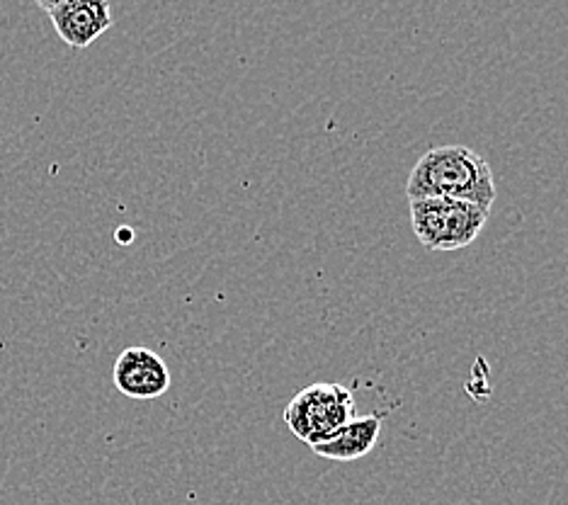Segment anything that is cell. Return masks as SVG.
Listing matches in <instances>:
<instances>
[{
  "instance_id": "1",
  "label": "cell",
  "mask_w": 568,
  "mask_h": 505,
  "mask_svg": "<svg viewBox=\"0 0 568 505\" xmlns=\"http://www.w3.org/2000/svg\"><path fill=\"white\" fill-rule=\"evenodd\" d=\"M408 200L449 198L490 210L496 180L490 165L469 147H437L425 151L406 183Z\"/></svg>"
},
{
  "instance_id": "2",
  "label": "cell",
  "mask_w": 568,
  "mask_h": 505,
  "mask_svg": "<svg viewBox=\"0 0 568 505\" xmlns=\"http://www.w3.org/2000/svg\"><path fill=\"white\" fill-rule=\"evenodd\" d=\"M410 226L418 243L433 253H455L479 239L490 210L449 198L408 200Z\"/></svg>"
},
{
  "instance_id": "3",
  "label": "cell",
  "mask_w": 568,
  "mask_h": 505,
  "mask_svg": "<svg viewBox=\"0 0 568 505\" xmlns=\"http://www.w3.org/2000/svg\"><path fill=\"white\" fill-rule=\"evenodd\" d=\"M355 418V398L343 384H312L284 408V423L308 447L326 443Z\"/></svg>"
},
{
  "instance_id": "4",
  "label": "cell",
  "mask_w": 568,
  "mask_h": 505,
  "mask_svg": "<svg viewBox=\"0 0 568 505\" xmlns=\"http://www.w3.org/2000/svg\"><path fill=\"white\" fill-rule=\"evenodd\" d=\"M114 388L126 398L151 401L171 388V370L165 360L149 347L132 345L122 350L112 370Z\"/></svg>"
},
{
  "instance_id": "5",
  "label": "cell",
  "mask_w": 568,
  "mask_h": 505,
  "mask_svg": "<svg viewBox=\"0 0 568 505\" xmlns=\"http://www.w3.org/2000/svg\"><path fill=\"white\" fill-rule=\"evenodd\" d=\"M49 20L63 44L88 49L112 28V6L110 0H63L49 12Z\"/></svg>"
},
{
  "instance_id": "6",
  "label": "cell",
  "mask_w": 568,
  "mask_h": 505,
  "mask_svg": "<svg viewBox=\"0 0 568 505\" xmlns=\"http://www.w3.org/2000/svg\"><path fill=\"white\" fill-rule=\"evenodd\" d=\"M382 435V416H355L338 433L321 445H314V455L333 462H355L377 447Z\"/></svg>"
},
{
  "instance_id": "7",
  "label": "cell",
  "mask_w": 568,
  "mask_h": 505,
  "mask_svg": "<svg viewBox=\"0 0 568 505\" xmlns=\"http://www.w3.org/2000/svg\"><path fill=\"white\" fill-rule=\"evenodd\" d=\"M34 3H37V6H40L42 10L51 12V10H54V8H59V6L63 3V0H34Z\"/></svg>"
}]
</instances>
